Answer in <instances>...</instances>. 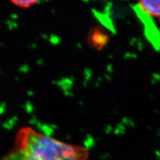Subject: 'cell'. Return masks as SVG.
<instances>
[{"label": "cell", "mask_w": 160, "mask_h": 160, "mask_svg": "<svg viewBox=\"0 0 160 160\" xmlns=\"http://www.w3.org/2000/svg\"><path fill=\"white\" fill-rule=\"evenodd\" d=\"M88 157L86 149L26 127L18 132L16 148L2 160H87Z\"/></svg>", "instance_id": "6da1fadb"}, {"label": "cell", "mask_w": 160, "mask_h": 160, "mask_svg": "<svg viewBox=\"0 0 160 160\" xmlns=\"http://www.w3.org/2000/svg\"><path fill=\"white\" fill-rule=\"evenodd\" d=\"M109 37L106 32L99 27L91 29L88 36V42L92 48L101 50L106 46Z\"/></svg>", "instance_id": "7a4b0ae2"}, {"label": "cell", "mask_w": 160, "mask_h": 160, "mask_svg": "<svg viewBox=\"0 0 160 160\" xmlns=\"http://www.w3.org/2000/svg\"><path fill=\"white\" fill-rule=\"evenodd\" d=\"M138 8L146 16L160 21V0L139 1Z\"/></svg>", "instance_id": "3957f363"}, {"label": "cell", "mask_w": 160, "mask_h": 160, "mask_svg": "<svg viewBox=\"0 0 160 160\" xmlns=\"http://www.w3.org/2000/svg\"><path fill=\"white\" fill-rule=\"evenodd\" d=\"M11 3L19 8H31L33 6H34L35 4H36L38 3V1H34V0H32V1H30V0H22V1H18V0H16V1H12Z\"/></svg>", "instance_id": "277c9868"}]
</instances>
